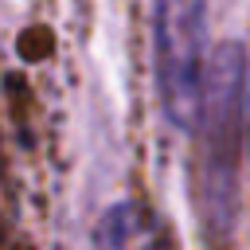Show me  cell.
Here are the masks:
<instances>
[{"mask_svg":"<svg viewBox=\"0 0 250 250\" xmlns=\"http://www.w3.org/2000/svg\"><path fill=\"white\" fill-rule=\"evenodd\" d=\"M246 117V51L242 43H223L203 74L199 102V191L207 195V211L230 219L234 207V137Z\"/></svg>","mask_w":250,"mask_h":250,"instance_id":"obj_1","label":"cell"},{"mask_svg":"<svg viewBox=\"0 0 250 250\" xmlns=\"http://www.w3.org/2000/svg\"><path fill=\"white\" fill-rule=\"evenodd\" d=\"M152 55L168 121L191 133L207 74V0H152Z\"/></svg>","mask_w":250,"mask_h":250,"instance_id":"obj_2","label":"cell"},{"mask_svg":"<svg viewBox=\"0 0 250 250\" xmlns=\"http://www.w3.org/2000/svg\"><path fill=\"white\" fill-rule=\"evenodd\" d=\"M94 250H176V242L145 203L121 199L102 211L94 227Z\"/></svg>","mask_w":250,"mask_h":250,"instance_id":"obj_3","label":"cell"},{"mask_svg":"<svg viewBox=\"0 0 250 250\" xmlns=\"http://www.w3.org/2000/svg\"><path fill=\"white\" fill-rule=\"evenodd\" d=\"M246 148H250V94H246Z\"/></svg>","mask_w":250,"mask_h":250,"instance_id":"obj_4","label":"cell"}]
</instances>
